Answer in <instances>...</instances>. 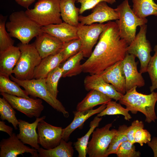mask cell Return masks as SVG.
Segmentation results:
<instances>
[{
	"label": "cell",
	"instance_id": "obj_42",
	"mask_svg": "<svg viewBox=\"0 0 157 157\" xmlns=\"http://www.w3.org/2000/svg\"><path fill=\"white\" fill-rule=\"evenodd\" d=\"M0 131L6 133L10 136L13 133V128L6 124L5 122L3 121H0Z\"/></svg>",
	"mask_w": 157,
	"mask_h": 157
},
{
	"label": "cell",
	"instance_id": "obj_19",
	"mask_svg": "<svg viewBox=\"0 0 157 157\" xmlns=\"http://www.w3.org/2000/svg\"><path fill=\"white\" fill-rule=\"evenodd\" d=\"M45 116L36 118L33 123H29L25 121L19 119L18 127L19 132L17 137L24 144L31 146L38 150L40 147L38 142V134L36 131L39 122L44 119Z\"/></svg>",
	"mask_w": 157,
	"mask_h": 157
},
{
	"label": "cell",
	"instance_id": "obj_29",
	"mask_svg": "<svg viewBox=\"0 0 157 157\" xmlns=\"http://www.w3.org/2000/svg\"><path fill=\"white\" fill-rule=\"evenodd\" d=\"M102 117L96 116L90 124V129L86 134L82 137L78 138L77 141L74 143V147L78 153V157H85L88 140L91 135L94 129L99 126Z\"/></svg>",
	"mask_w": 157,
	"mask_h": 157
},
{
	"label": "cell",
	"instance_id": "obj_26",
	"mask_svg": "<svg viewBox=\"0 0 157 157\" xmlns=\"http://www.w3.org/2000/svg\"><path fill=\"white\" fill-rule=\"evenodd\" d=\"M72 142H67L62 139L59 144L56 147L49 149L40 147L37 150L40 157H72L74 150Z\"/></svg>",
	"mask_w": 157,
	"mask_h": 157
},
{
	"label": "cell",
	"instance_id": "obj_8",
	"mask_svg": "<svg viewBox=\"0 0 157 157\" xmlns=\"http://www.w3.org/2000/svg\"><path fill=\"white\" fill-rule=\"evenodd\" d=\"M112 126V123H108L94 131L87 149L89 157H106L109 145L117 132V130L115 129H110Z\"/></svg>",
	"mask_w": 157,
	"mask_h": 157
},
{
	"label": "cell",
	"instance_id": "obj_22",
	"mask_svg": "<svg viewBox=\"0 0 157 157\" xmlns=\"http://www.w3.org/2000/svg\"><path fill=\"white\" fill-rule=\"evenodd\" d=\"M20 54L19 48L14 46L0 52V75L9 76L12 74Z\"/></svg>",
	"mask_w": 157,
	"mask_h": 157
},
{
	"label": "cell",
	"instance_id": "obj_4",
	"mask_svg": "<svg viewBox=\"0 0 157 157\" xmlns=\"http://www.w3.org/2000/svg\"><path fill=\"white\" fill-rule=\"evenodd\" d=\"M114 10L119 17L115 22L119 28L120 36L129 45L136 36L137 26L146 24L148 20L146 18H140L135 14L128 0H124Z\"/></svg>",
	"mask_w": 157,
	"mask_h": 157
},
{
	"label": "cell",
	"instance_id": "obj_13",
	"mask_svg": "<svg viewBox=\"0 0 157 157\" xmlns=\"http://www.w3.org/2000/svg\"><path fill=\"white\" fill-rule=\"evenodd\" d=\"M0 148V157H16L25 153H29L31 157H39L37 149L25 145L14 133L9 138L1 140Z\"/></svg>",
	"mask_w": 157,
	"mask_h": 157
},
{
	"label": "cell",
	"instance_id": "obj_11",
	"mask_svg": "<svg viewBox=\"0 0 157 157\" xmlns=\"http://www.w3.org/2000/svg\"><path fill=\"white\" fill-rule=\"evenodd\" d=\"M106 25L103 23L83 25L80 23L77 27V35L81 40L82 51L84 57L89 58L92 52V49L96 43Z\"/></svg>",
	"mask_w": 157,
	"mask_h": 157
},
{
	"label": "cell",
	"instance_id": "obj_16",
	"mask_svg": "<svg viewBox=\"0 0 157 157\" xmlns=\"http://www.w3.org/2000/svg\"><path fill=\"white\" fill-rule=\"evenodd\" d=\"M33 43L42 59L60 51L64 43L53 36L42 32L36 37Z\"/></svg>",
	"mask_w": 157,
	"mask_h": 157
},
{
	"label": "cell",
	"instance_id": "obj_5",
	"mask_svg": "<svg viewBox=\"0 0 157 157\" xmlns=\"http://www.w3.org/2000/svg\"><path fill=\"white\" fill-rule=\"evenodd\" d=\"M21 54L14 67L13 73L17 78L21 80L33 78L34 70L42 58L40 55L33 43L17 44Z\"/></svg>",
	"mask_w": 157,
	"mask_h": 157
},
{
	"label": "cell",
	"instance_id": "obj_9",
	"mask_svg": "<svg viewBox=\"0 0 157 157\" xmlns=\"http://www.w3.org/2000/svg\"><path fill=\"white\" fill-rule=\"evenodd\" d=\"M140 27V30L127 48V53L137 57L140 62V72L142 74L147 72L149 63L151 56V47L149 41L146 38L147 26Z\"/></svg>",
	"mask_w": 157,
	"mask_h": 157
},
{
	"label": "cell",
	"instance_id": "obj_18",
	"mask_svg": "<svg viewBox=\"0 0 157 157\" xmlns=\"http://www.w3.org/2000/svg\"><path fill=\"white\" fill-rule=\"evenodd\" d=\"M84 84L86 90L98 91L116 101H119L123 95L117 91L111 84L105 82L99 75L90 74L86 76Z\"/></svg>",
	"mask_w": 157,
	"mask_h": 157
},
{
	"label": "cell",
	"instance_id": "obj_36",
	"mask_svg": "<svg viewBox=\"0 0 157 157\" xmlns=\"http://www.w3.org/2000/svg\"><path fill=\"white\" fill-rule=\"evenodd\" d=\"M81 47V41L79 38L64 43L63 47L60 51L63 57L62 63L79 52Z\"/></svg>",
	"mask_w": 157,
	"mask_h": 157
},
{
	"label": "cell",
	"instance_id": "obj_24",
	"mask_svg": "<svg viewBox=\"0 0 157 157\" xmlns=\"http://www.w3.org/2000/svg\"><path fill=\"white\" fill-rule=\"evenodd\" d=\"M112 99L98 91L91 90L85 97L78 103L76 107V110L83 111L92 109L96 106L107 104Z\"/></svg>",
	"mask_w": 157,
	"mask_h": 157
},
{
	"label": "cell",
	"instance_id": "obj_21",
	"mask_svg": "<svg viewBox=\"0 0 157 157\" xmlns=\"http://www.w3.org/2000/svg\"><path fill=\"white\" fill-rule=\"evenodd\" d=\"M106 104H102L97 108L88 110L73 111L74 118L71 123L67 127L63 129L62 139L67 142L69 136L76 129L82 126L84 122L92 115L100 113L106 107Z\"/></svg>",
	"mask_w": 157,
	"mask_h": 157
},
{
	"label": "cell",
	"instance_id": "obj_15",
	"mask_svg": "<svg viewBox=\"0 0 157 157\" xmlns=\"http://www.w3.org/2000/svg\"><path fill=\"white\" fill-rule=\"evenodd\" d=\"M135 57L133 55L127 53L122 60L126 91L135 86L141 87L145 85L142 73L138 70V61H135Z\"/></svg>",
	"mask_w": 157,
	"mask_h": 157
},
{
	"label": "cell",
	"instance_id": "obj_17",
	"mask_svg": "<svg viewBox=\"0 0 157 157\" xmlns=\"http://www.w3.org/2000/svg\"><path fill=\"white\" fill-rule=\"evenodd\" d=\"M99 75L106 83L111 84L118 92L123 95L125 94V78L122 68V60L115 63Z\"/></svg>",
	"mask_w": 157,
	"mask_h": 157
},
{
	"label": "cell",
	"instance_id": "obj_28",
	"mask_svg": "<svg viewBox=\"0 0 157 157\" xmlns=\"http://www.w3.org/2000/svg\"><path fill=\"white\" fill-rule=\"evenodd\" d=\"M132 10L138 17L145 18L149 16H157V4L153 0H132Z\"/></svg>",
	"mask_w": 157,
	"mask_h": 157
},
{
	"label": "cell",
	"instance_id": "obj_40",
	"mask_svg": "<svg viewBox=\"0 0 157 157\" xmlns=\"http://www.w3.org/2000/svg\"><path fill=\"white\" fill-rule=\"evenodd\" d=\"M151 140V135L146 129L144 128L138 130L134 134V143H137L141 146L144 144L147 143Z\"/></svg>",
	"mask_w": 157,
	"mask_h": 157
},
{
	"label": "cell",
	"instance_id": "obj_43",
	"mask_svg": "<svg viewBox=\"0 0 157 157\" xmlns=\"http://www.w3.org/2000/svg\"><path fill=\"white\" fill-rule=\"evenodd\" d=\"M147 144L153 150L154 157H157V137H153Z\"/></svg>",
	"mask_w": 157,
	"mask_h": 157
},
{
	"label": "cell",
	"instance_id": "obj_34",
	"mask_svg": "<svg viewBox=\"0 0 157 157\" xmlns=\"http://www.w3.org/2000/svg\"><path fill=\"white\" fill-rule=\"evenodd\" d=\"M128 126L124 124L120 126L116 134L113 138L107 151L106 157L112 154H115L119 146L123 142L128 140L127 136Z\"/></svg>",
	"mask_w": 157,
	"mask_h": 157
},
{
	"label": "cell",
	"instance_id": "obj_2",
	"mask_svg": "<svg viewBox=\"0 0 157 157\" xmlns=\"http://www.w3.org/2000/svg\"><path fill=\"white\" fill-rule=\"evenodd\" d=\"M135 86L126 91L119 100V103L125 106L132 113L140 112L145 117V122L148 123L155 122L157 119L155 110L157 101V92L153 91L149 94L139 93Z\"/></svg>",
	"mask_w": 157,
	"mask_h": 157
},
{
	"label": "cell",
	"instance_id": "obj_10",
	"mask_svg": "<svg viewBox=\"0 0 157 157\" xmlns=\"http://www.w3.org/2000/svg\"><path fill=\"white\" fill-rule=\"evenodd\" d=\"M0 94L14 109L29 117H39L44 109L42 101L40 99L19 97L5 93Z\"/></svg>",
	"mask_w": 157,
	"mask_h": 157
},
{
	"label": "cell",
	"instance_id": "obj_23",
	"mask_svg": "<svg viewBox=\"0 0 157 157\" xmlns=\"http://www.w3.org/2000/svg\"><path fill=\"white\" fill-rule=\"evenodd\" d=\"M63 57L61 51L42 59L35 68L33 78H46L49 73L62 63Z\"/></svg>",
	"mask_w": 157,
	"mask_h": 157
},
{
	"label": "cell",
	"instance_id": "obj_3",
	"mask_svg": "<svg viewBox=\"0 0 157 157\" xmlns=\"http://www.w3.org/2000/svg\"><path fill=\"white\" fill-rule=\"evenodd\" d=\"M42 27L32 20L25 11L21 10L13 13L6 27L11 37L16 38L21 43L28 44L34 37L42 32Z\"/></svg>",
	"mask_w": 157,
	"mask_h": 157
},
{
	"label": "cell",
	"instance_id": "obj_30",
	"mask_svg": "<svg viewBox=\"0 0 157 157\" xmlns=\"http://www.w3.org/2000/svg\"><path fill=\"white\" fill-rule=\"evenodd\" d=\"M16 82L11 81L9 76L0 75V92L17 97L28 98V94L22 90Z\"/></svg>",
	"mask_w": 157,
	"mask_h": 157
},
{
	"label": "cell",
	"instance_id": "obj_20",
	"mask_svg": "<svg viewBox=\"0 0 157 157\" xmlns=\"http://www.w3.org/2000/svg\"><path fill=\"white\" fill-rule=\"evenodd\" d=\"M42 32L48 33L57 38L64 43L79 38L77 27L65 22L51 24L42 27Z\"/></svg>",
	"mask_w": 157,
	"mask_h": 157
},
{
	"label": "cell",
	"instance_id": "obj_38",
	"mask_svg": "<svg viewBox=\"0 0 157 157\" xmlns=\"http://www.w3.org/2000/svg\"><path fill=\"white\" fill-rule=\"evenodd\" d=\"M115 154L118 157H140L141 153L136 151L134 144L127 140L119 146Z\"/></svg>",
	"mask_w": 157,
	"mask_h": 157
},
{
	"label": "cell",
	"instance_id": "obj_1",
	"mask_svg": "<svg viewBox=\"0 0 157 157\" xmlns=\"http://www.w3.org/2000/svg\"><path fill=\"white\" fill-rule=\"evenodd\" d=\"M128 45L120 37L116 23L108 22L91 56L82 64L83 72L90 74H100L124 59L127 53Z\"/></svg>",
	"mask_w": 157,
	"mask_h": 157
},
{
	"label": "cell",
	"instance_id": "obj_33",
	"mask_svg": "<svg viewBox=\"0 0 157 157\" xmlns=\"http://www.w3.org/2000/svg\"><path fill=\"white\" fill-rule=\"evenodd\" d=\"M63 73V70L59 66L50 72L46 78V83L48 90L56 98L58 92V82L60 78L62 77Z\"/></svg>",
	"mask_w": 157,
	"mask_h": 157
},
{
	"label": "cell",
	"instance_id": "obj_6",
	"mask_svg": "<svg viewBox=\"0 0 157 157\" xmlns=\"http://www.w3.org/2000/svg\"><path fill=\"white\" fill-rule=\"evenodd\" d=\"M60 0H38L34 8L25 11L28 16L41 27L63 22L61 18Z\"/></svg>",
	"mask_w": 157,
	"mask_h": 157
},
{
	"label": "cell",
	"instance_id": "obj_32",
	"mask_svg": "<svg viewBox=\"0 0 157 157\" xmlns=\"http://www.w3.org/2000/svg\"><path fill=\"white\" fill-rule=\"evenodd\" d=\"M129 111L126 108L123 107L120 103L111 100L106 104V108L100 113L97 114V116L101 117L105 115H121L124 116L125 120L129 121L132 117Z\"/></svg>",
	"mask_w": 157,
	"mask_h": 157
},
{
	"label": "cell",
	"instance_id": "obj_44",
	"mask_svg": "<svg viewBox=\"0 0 157 157\" xmlns=\"http://www.w3.org/2000/svg\"><path fill=\"white\" fill-rule=\"evenodd\" d=\"M19 5L25 8L28 9V7L33 3L35 0H15Z\"/></svg>",
	"mask_w": 157,
	"mask_h": 157
},
{
	"label": "cell",
	"instance_id": "obj_31",
	"mask_svg": "<svg viewBox=\"0 0 157 157\" xmlns=\"http://www.w3.org/2000/svg\"><path fill=\"white\" fill-rule=\"evenodd\" d=\"M10 104L3 97L0 98V118L7 120L13 125L14 129H17L19 121L16 116V113Z\"/></svg>",
	"mask_w": 157,
	"mask_h": 157
},
{
	"label": "cell",
	"instance_id": "obj_35",
	"mask_svg": "<svg viewBox=\"0 0 157 157\" xmlns=\"http://www.w3.org/2000/svg\"><path fill=\"white\" fill-rule=\"evenodd\" d=\"M7 17L0 15V52L14 46L13 40L6 30V24Z\"/></svg>",
	"mask_w": 157,
	"mask_h": 157
},
{
	"label": "cell",
	"instance_id": "obj_25",
	"mask_svg": "<svg viewBox=\"0 0 157 157\" xmlns=\"http://www.w3.org/2000/svg\"><path fill=\"white\" fill-rule=\"evenodd\" d=\"M77 0H60V3L61 17L64 22L77 27L80 8L76 7Z\"/></svg>",
	"mask_w": 157,
	"mask_h": 157
},
{
	"label": "cell",
	"instance_id": "obj_14",
	"mask_svg": "<svg viewBox=\"0 0 157 157\" xmlns=\"http://www.w3.org/2000/svg\"><path fill=\"white\" fill-rule=\"evenodd\" d=\"M105 1H101L92 9V13L86 16H79L78 21L81 24L89 25L95 23H103L119 19L118 14L109 6Z\"/></svg>",
	"mask_w": 157,
	"mask_h": 157
},
{
	"label": "cell",
	"instance_id": "obj_7",
	"mask_svg": "<svg viewBox=\"0 0 157 157\" xmlns=\"http://www.w3.org/2000/svg\"><path fill=\"white\" fill-rule=\"evenodd\" d=\"M10 76V79L23 87L28 95L43 99L54 109L62 113L65 117H69V113L62 103L48 90L46 78L21 80L17 78L12 74Z\"/></svg>",
	"mask_w": 157,
	"mask_h": 157
},
{
	"label": "cell",
	"instance_id": "obj_39",
	"mask_svg": "<svg viewBox=\"0 0 157 157\" xmlns=\"http://www.w3.org/2000/svg\"><path fill=\"white\" fill-rule=\"evenodd\" d=\"M101 1H105L110 4H113L116 1V0H77V3L81 4L79 14H82L87 10L92 9L96 5Z\"/></svg>",
	"mask_w": 157,
	"mask_h": 157
},
{
	"label": "cell",
	"instance_id": "obj_27",
	"mask_svg": "<svg viewBox=\"0 0 157 157\" xmlns=\"http://www.w3.org/2000/svg\"><path fill=\"white\" fill-rule=\"evenodd\" d=\"M84 57L83 52L80 51L63 63L61 66H59L63 70L62 77L75 76L83 72L80 62Z\"/></svg>",
	"mask_w": 157,
	"mask_h": 157
},
{
	"label": "cell",
	"instance_id": "obj_41",
	"mask_svg": "<svg viewBox=\"0 0 157 157\" xmlns=\"http://www.w3.org/2000/svg\"><path fill=\"white\" fill-rule=\"evenodd\" d=\"M144 124L142 121L136 120L133 121L131 125L128 127L127 136L128 140L134 144V137L136 132L138 130L144 128Z\"/></svg>",
	"mask_w": 157,
	"mask_h": 157
},
{
	"label": "cell",
	"instance_id": "obj_12",
	"mask_svg": "<svg viewBox=\"0 0 157 157\" xmlns=\"http://www.w3.org/2000/svg\"><path fill=\"white\" fill-rule=\"evenodd\" d=\"M38 142L44 149H49L58 145L62 139L63 129L49 124L42 119L38 126Z\"/></svg>",
	"mask_w": 157,
	"mask_h": 157
},
{
	"label": "cell",
	"instance_id": "obj_37",
	"mask_svg": "<svg viewBox=\"0 0 157 157\" xmlns=\"http://www.w3.org/2000/svg\"><path fill=\"white\" fill-rule=\"evenodd\" d=\"M154 51L155 53L151 57L148 64L147 72L151 82V85L150 87L151 92L157 89V45L155 46Z\"/></svg>",
	"mask_w": 157,
	"mask_h": 157
}]
</instances>
